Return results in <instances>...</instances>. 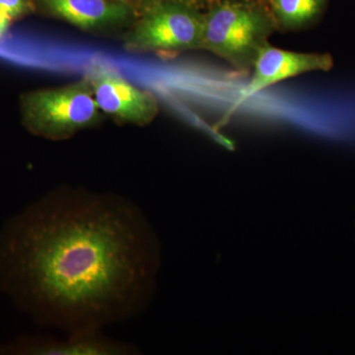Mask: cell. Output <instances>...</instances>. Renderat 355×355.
<instances>
[{
	"label": "cell",
	"mask_w": 355,
	"mask_h": 355,
	"mask_svg": "<svg viewBox=\"0 0 355 355\" xmlns=\"http://www.w3.org/2000/svg\"><path fill=\"white\" fill-rule=\"evenodd\" d=\"M157 238L121 198L58 191L7 225L4 287L39 323L74 333L139 312L153 293Z\"/></svg>",
	"instance_id": "6da1fadb"
},
{
	"label": "cell",
	"mask_w": 355,
	"mask_h": 355,
	"mask_svg": "<svg viewBox=\"0 0 355 355\" xmlns=\"http://www.w3.org/2000/svg\"><path fill=\"white\" fill-rule=\"evenodd\" d=\"M203 12L202 51L239 72L251 71L257 55L277 32L266 3L211 1Z\"/></svg>",
	"instance_id": "7a4b0ae2"
},
{
	"label": "cell",
	"mask_w": 355,
	"mask_h": 355,
	"mask_svg": "<svg viewBox=\"0 0 355 355\" xmlns=\"http://www.w3.org/2000/svg\"><path fill=\"white\" fill-rule=\"evenodd\" d=\"M19 107L26 130L53 141L72 139L99 127L106 118L96 104L85 76L67 85L23 93Z\"/></svg>",
	"instance_id": "3957f363"
},
{
	"label": "cell",
	"mask_w": 355,
	"mask_h": 355,
	"mask_svg": "<svg viewBox=\"0 0 355 355\" xmlns=\"http://www.w3.org/2000/svg\"><path fill=\"white\" fill-rule=\"evenodd\" d=\"M203 9L183 0H156L121 36L132 53L202 51Z\"/></svg>",
	"instance_id": "277c9868"
},
{
	"label": "cell",
	"mask_w": 355,
	"mask_h": 355,
	"mask_svg": "<svg viewBox=\"0 0 355 355\" xmlns=\"http://www.w3.org/2000/svg\"><path fill=\"white\" fill-rule=\"evenodd\" d=\"M84 76L100 111L116 123L146 127L158 116L160 107L156 96L130 83L111 67L95 64Z\"/></svg>",
	"instance_id": "5b68a950"
},
{
	"label": "cell",
	"mask_w": 355,
	"mask_h": 355,
	"mask_svg": "<svg viewBox=\"0 0 355 355\" xmlns=\"http://www.w3.org/2000/svg\"><path fill=\"white\" fill-rule=\"evenodd\" d=\"M35 10L99 36L121 38L137 20V11L121 0H32Z\"/></svg>",
	"instance_id": "8992f818"
},
{
	"label": "cell",
	"mask_w": 355,
	"mask_h": 355,
	"mask_svg": "<svg viewBox=\"0 0 355 355\" xmlns=\"http://www.w3.org/2000/svg\"><path fill=\"white\" fill-rule=\"evenodd\" d=\"M334 58L328 53H298L266 44L257 55L252 76L243 88L238 104L275 84L315 71H330Z\"/></svg>",
	"instance_id": "52a82bcc"
},
{
	"label": "cell",
	"mask_w": 355,
	"mask_h": 355,
	"mask_svg": "<svg viewBox=\"0 0 355 355\" xmlns=\"http://www.w3.org/2000/svg\"><path fill=\"white\" fill-rule=\"evenodd\" d=\"M14 354L39 355H116L127 354L132 347L110 340L101 330L70 333L65 340L53 338H25L8 349Z\"/></svg>",
	"instance_id": "ba28073f"
},
{
	"label": "cell",
	"mask_w": 355,
	"mask_h": 355,
	"mask_svg": "<svg viewBox=\"0 0 355 355\" xmlns=\"http://www.w3.org/2000/svg\"><path fill=\"white\" fill-rule=\"evenodd\" d=\"M277 32L306 31L319 24L330 0H266Z\"/></svg>",
	"instance_id": "9c48e42d"
},
{
	"label": "cell",
	"mask_w": 355,
	"mask_h": 355,
	"mask_svg": "<svg viewBox=\"0 0 355 355\" xmlns=\"http://www.w3.org/2000/svg\"><path fill=\"white\" fill-rule=\"evenodd\" d=\"M0 9L12 20L24 17L35 10L32 0H0Z\"/></svg>",
	"instance_id": "30bf717a"
},
{
	"label": "cell",
	"mask_w": 355,
	"mask_h": 355,
	"mask_svg": "<svg viewBox=\"0 0 355 355\" xmlns=\"http://www.w3.org/2000/svg\"><path fill=\"white\" fill-rule=\"evenodd\" d=\"M121 1L125 2L128 4L130 7H132L137 14H140L146 7L153 4L156 0H121Z\"/></svg>",
	"instance_id": "8fae6325"
},
{
	"label": "cell",
	"mask_w": 355,
	"mask_h": 355,
	"mask_svg": "<svg viewBox=\"0 0 355 355\" xmlns=\"http://www.w3.org/2000/svg\"><path fill=\"white\" fill-rule=\"evenodd\" d=\"M11 21L12 19H11L10 16L0 9V38L3 37L6 33L8 31L9 27L11 25Z\"/></svg>",
	"instance_id": "7c38bea8"
},
{
	"label": "cell",
	"mask_w": 355,
	"mask_h": 355,
	"mask_svg": "<svg viewBox=\"0 0 355 355\" xmlns=\"http://www.w3.org/2000/svg\"><path fill=\"white\" fill-rule=\"evenodd\" d=\"M183 1L190 2V3L195 4V6L200 7L205 10L212 0H183Z\"/></svg>",
	"instance_id": "4fadbf2b"
},
{
	"label": "cell",
	"mask_w": 355,
	"mask_h": 355,
	"mask_svg": "<svg viewBox=\"0 0 355 355\" xmlns=\"http://www.w3.org/2000/svg\"><path fill=\"white\" fill-rule=\"evenodd\" d=\"M212 1L251 2V3H266V0H212Z\"/></svg>",
	"instance_id": "5bb4252c"
}]
</instances>
